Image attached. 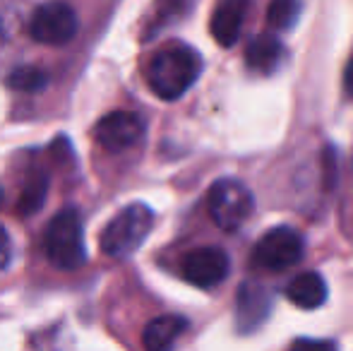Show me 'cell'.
Wrapping results in <instances>:
<instances>
[{"instance_id": "cell-13", "label": "cell", "mask_w": 353, "mask_h": 351, "mask_svg": "<svg viewBox=\"0 0 353 351\" xmlns=\"http://www.w3.org/2000/svg\"><path fill=\"white\" fill-rule=\"evenodd\" d=\"M283 56V48L279 43V39L274 37H255L248 43L245 51V63L250 70L262 72V75H272V72L279 68Z\"/></svg>"}, {"instance_id": "cell-6", "label": "cell", "mask_w": 353, "mask_h": 351, "mask_svg": "<svg viewBox=\"0 0 353 351\" xmlns=\"http://www.w3.org/2000/svg\"><path fill=\"white\" fill-rule=\"evenodd\" d=\"M303 258V236L291 226H276V229L267 231L255 245L252 260L260 265L262 270L281 272L288 270Z\"/></svg>"}, {"instance_id": "cell-15", "label": "cell", "mask_w": 353, "mask_h": 351, "mask_svg": "<svg viewBox=\"0 0 353 351\" xmlns=\"http://www.w3.org/2000/svg\"><path fill=\"white\" fill-rule=\"evenodd\" d=\"M301 12V0H272L267 22L276 29H291Z\"/></svg>"}, {"instance_id": "cell-5", "label": "cell", "mask_w": 353, "mask_h": 351, "mask_svg": "<svg viewBox=\"0 0 353 351\" xmlns=\"http://www.w3.org/2000/svg\"><path fill=\"white\" fill-rule=\"evenodd\" d=\"M77 29V12L61 0H48V3L39 5L29 19V34L34 41L43 43V46H65L74 39Z\"/></svg>"}, {"instance_id": "cell-11", "label": "cell", "mask_w": 353, "mask_h": 351, "mask_svg": "<svg viewBox=\"0 0 353 351\" xmlns=\"http://www.w3.org/2000/svg\"><path fill=\"white\" fill-rule=\"evenodd\" d=\"M286 296L298 308L315 310L327 301V281L320 272H303L288 281Z\"/></svg>"}, {"instance_id": "cell-16", "label": "cell", "mask_w": 353, "mask_h": 351, "mask_svg": "<svg viewBox=\"0 0 353 351\" xmlns=\"http://www.w3.org/2000/svg\"><path fill=\"white\" fill-rule=\"evenodd\" d=\"M8 85L12 89H19V92H39V89L46 85V72L32 66L14 68L8 75Z\"/></svg>"}, {"instance_id": "cell-12", "label": "cell", "mask_w": 353, "mask_h": 351, "mask_svg": "<svg viewBox=\"0 0 353 351\" xmlns=\"http://www.w3.org/2000/svg\"><path fill=\"white\" fill-rule=\"evenodd\" d=\"M185 330H188V320L181 318V315H159V318L147 323V328L142 332V344L149 351L168 349Z\"/></svg>"}, {"instance_id": "cell-19", "label": "cell", "mask_w": 353, "mask_h": 351, "mask_svg": "<svg viewBox=\"0 0 353 351\" xmlns=\"http://www.w3.org/2000/svg\"><path fill=\"white\" fill-rule=\"evenodd\" d=\"M0 202H3V190H0Z\"/></svg>"}, {"instance_id": "cell-3", "label": "cell", "mask_w": 353, "mask_h": 351, "mask_svg": "<svg viewBox=\"0 0 353 351\" xmlns=\"http://www.w3.org/2000/svg\"><path fill=\"white\" fill-rule=\"evenodd\" d=\"M154 226V212L142 202L128 205L103 226L101 231V250L108 258L125 260L135 253L147 241Z\"/></svg>"}, {"instance_id": "cell-7", "label": "cell", "mask_w": 353, "mask_h": 351, "mask_svg": "<svg viewBox=\"0 0 353 351\" xmlns=\"http://www.w3.org/2000/svg\"><path fill=\"white\" fill-rule=\"evenodd\" d=\"M228 270H231V260H228L226 250L216 248V245L190 250L181 263L183 279L200 289H212V286L221 284L228 277Z\"/></svg>"}, {"instance_id": "cell-9", "label": "cell", "mask_w": 353, "mask_h": 351, "mask_svg": "<svg viewBox=\"0 0 353 351\" xmlns=\"http://www.w3.org/2000/svg\"><path fill=\"white\" fill-rule=\"evenodd\" d=\"M243 19H245V0H219L212 14V37L219 46L228 48L241 37Z\"/></svg>"}, {"instance_id": "cell-1", "label": "cell", "mask_w": 353, "mask_h": 351, "mask_svg": "<svg viewBox=\"0 0 353 351\" xmlns=\"http://www.w3.org/2000/svg\"><path fill=\"white\" fill-rule=\"evenodd\" d=\"M202 72V56L188 43H168L152 58L147 80L152 92L163 101H176L197 82Z\"/></svg>"}, {"instance_id": "cell-4", "label": "cell", "mask_w": 353, "mask_h": 351, "mask_svg": "<svg viewBox=\"0 0 353 351\" xmlns=\"http://www.w3.org/2000/svg\"><path fill=\"white\" fill-rule=\"evenodd\" d=\"M210 214L214 224L223 231H236L245 224L255 212V197L250 188L236 178H219L207 195Z\"/></svg>"}, {"instance_id": "cell-10", "label": "cell", "mask_w": 353, "mask_h": 351, "mask_svg": "<svg viewBox=\"0 0 353 351\" xmlns=\"http://www.w3.org/2000/svg\"><path fill=\"white\" fill-rule=\"evenodd\" d=\"M272 308V296L260 284H243L238 294V328L250 332L265 323Z\"/></svg>"}, {"instance_id": "cell-2", "label": "cell", "mask_w": 353, "mask_h": 351, "mask_svg": "<svg viewBox=\"0 0 353 351\" xmlns=\"http://www.w3.org/2000/svg\"><path fill=\"white\" fill-rule=\"evenodd\" d=\"M43 253L48 263L58 270H79L87 260L84 250V234H82V219L77 210L65 207L61 210L43 231Z\"/></svg>"}, {"instance_id": "cell-8", "label": "cell", "mask_w": 353, "mask_h": 351, "mask_svg": "<svg viewBox=\"0 0 353 351\" xmlns=\"http://www.w3.org/2000/svg\"><path fill=\"white\" fill-rule=\"evenodd\" d=\"M144 137L142 116L132 111H113L99 121L97 142L106 152H125Z\"/></svg>"}, {"instance_id": "cell-18", "label": "cell", "mask_w": 353, "mask_h": 351, "mask_svg": "<svg viewBox=\"0 0 353 351\" xmlns=\"http://www.w3.org/2000/svg\"><path fill=\"white\" fill-rule=\"evenodd\" d=\"M344 82H346V92L353 97V58L349 63V68H346V75H344Z\"/></svg>"}, {"instance_id": "cell-14", "label": "cell", "mask_w": 353, "mask_h": 351, "mask_svg": "<svg viewBox=\"0 0 353 351\" xmlns=\"http://www.w3.org/2000/svg\"><path fill=\"white\" fill-rule=\"evenodd\" d=\"M46 190H48V178L41 171H34V174L27 176L24 181V188L19 192V205L17 210L22 212L24 217L37 214L43 207V200H46Z\"/></svg>"}, {"instance_id": "cell-17", "label": "cell", "mask_w": 353, "mask_h": 351, "mask_svg": "<svg viewBox=\"0 0 353 351\" xmlns=\"http://www.w3.org/2000/svg\"><path fill=\"white\" fill-rule=\"evenodd\" d=\"M10 260H12V241H10L8 229L0 226V270H5Z\"/></svg>"}]
</instances>
